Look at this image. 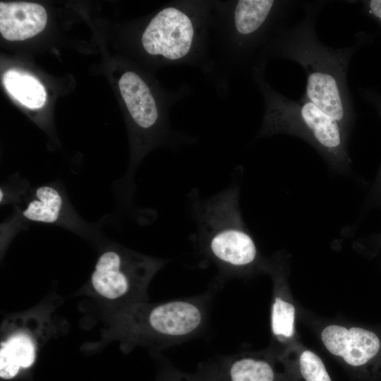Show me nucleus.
I'll list each match as a JSON object with an SVG mask.
<instances>
[{
	"mask_svg": "<svg viewBox=\"0 0 381 381\" xmlns=\"http://www.w3.org/2000/svg\"><path fill=\"white\" fill-rule=\"evenodd\" d=\"M322 4H307L304 17L293 26L283 27L256 61L282 58L297 62L306 75L303 96L351 131L355 114L347 71L356 47L334 49L318 40L315 22Z\"/></svg>",
	"mask_w": 381,
	"mask_h": 381,
	"instance_id": "f257e3e1",
	"label": "nucleus"
},
{
	"mask_svg": "<svg viewBox=\"0 0 381 381\" xmlns=\"http://www.w3.org/2000/svg\"><path fill=\"white\" fill-rule=\"evenodd\" d=\"M294 1H213L207 77L220 94L231 79L250 71L260 52L286 25Z\"/></svg>",
	"mask_w": 381,
	"mask_h": 381,
	"instance_id": "f03ea898",
	"label": "nucleus"
},
{
	"mask_svg": "<svg viewBox=\"0 0 381 381\" xmlns=\"http://www.w3.org/2000/svg\"><path fill=\"white\" fill-rule=\"evenodd\" d=\"M266 64L257 61L250 71L264 99V115L256 138L278 134L298 137L310 145L333 170L349 172L351 131L305 96L296 101L276 91L265 78Z\"/></svg>",
	"mask_w": 381,
	"mask_h": 381,
	"instance_id": "7ed1b4c3",
	"label": "nucleus"
},
{
	"mask_svg": "<svg viewBox=\"0 0 381 381\" xmlns=\"http://www.w3.org/2000/svg\"><path fill=\"white\" fill-rule=\"evenodd\" d=\"M239 192L238 186L232 185L206 200H193L196 243L225 279L248 271L260 260L241 215Z\"/></svg>",
	"mask_w": 381,
	"mask_h": 381,
	"instance_id": "20e7f679",
	"label": "nucleus"
},
{
	"mask_svg": "<svg viewBox=\"0 0 381 381\" xmlns=\"http://www.w3.org/2000/svg\"><path fill=\"white\" fill-rule=\"evenodd\" d=\"M212 0L172 1L148 21L140 35L144 52L161 65H188L210 71Z\"/></svg>",
	"mask_w": 381,
	"mask_h": 381,
	"instance_id": "39448f33",
	"label": "nucleus"
},
{
	"mask_svg": "<svg viewBox=\"0 0 381 381\" xmlns=\"http://www.w3.org/2000/svg\"><path fill=\"white\" fill-rule=\"evenodd\" d=\"M213 293L126 307L121 325L127 345L164 349L195 338L206 328Z\"/></svg>",
	"mask_w": 381,
	"mask_h": 381,
	"instance_id": "423d86ee",
	"label": "nucleus"
},
{
	"mask_svg": "<svg viewBox=\"0 0 381 381\" xmlns=\"http://www.w3.org/2000/svg\"><path fill=\"white\" fill-rule=\"evenodd\" d=\"M167 262L122 246H111L98 257L90 284L101 297L123 301L128 307L145 301L148 284Z\"/></svg>",
	"mask_w": 381,
	"mask_h": 381,
	"instance_id": "0eeeda50",
	"label": "nucleus"
},
{
	"mask_svg": "<svg viewBox=\"0 0 381 381\" xmlns=\"http://www.w3.org/2000/svg\"><path fill=\"white\" fill-rule=\"evenodd\" d=\"M119 88L127 111L138 134L143 135L144 147L170 143L174 147L186 140L183 135L171 130L169 111L190 92L187 86L166 92L157 97L149 83L135 71H125L119 80Z\"/></svg>",
	"mask_w": 381,
	"mask_h": 381,
	"instance_id": "6e6552de",
	"label": "nucleus"
},
{
	"mask_svg": "<svg viewBox=\"0 0 381 381\" xmlns=\"http://www.w3.org/2000/svg\"><path fill=\"white\" fill-rule=\"evenodd\" d=\"M56 224L76 231H87L73 211L59 185L46 184L32 188L22 207L1 225V241H8L29 224Z\"/></svg>",
	"mask_w": 381,
	"mask_h": 381,
	"instance_id": "1a4fd4ad",
	"label": "nucleus"
},
{
	"mask_svg": "<svg viewBox=\"0 0 381 381\" xmlns=\"http://www.w3.org/2000/svg\"><path fill=\"white\" fill-rule=\"evenodd\" d=\"M321 339L330 353L354 368L366 365L380 347V339L374 332L356 327L347 329L328 325L322 330Z\"/></svg>",
	"mask_w": 381,
	"mask_h": 381,
	"instance_id": "9d476101",
	"label": "nucleus"
},
{
	"mask_svg": "<svg viewBox=\"0 0 381 381\" xmlns=\"http://www.w3.org/2000/svg\"><path fill=\"white\" fill-rule=\"evenodd\" d=\"M47 14L40 4L30 2H0V32L10 41H21L44 28Z\"/></svg>",
	"mask_w": 381,
	"mask_h": 381,
	"instance_id": "9b49d317",
	"label": "nucleus"
},
{
	"mask_svg": "<svg viewBox=\"0 0 381 381\" xmlns=\"http://www.w3.org/2000/svg\"><path fill=\"white\" fill-rule=\"evenodd\" d=\"M37 349V339L32 331L27 328L16 329L1 338V377L13 378L21 369L31 367L36 358Z\"/></svg>",
	"mask_w": 381,
	"mask_h": 381,
	"instance_id": "f8f14e48",
	"label": "nucleus"
},
{
	"mask_svg": "<svg viewBox=\"0 0 381 381\" xmlns=\"http://www.w3.org/2000/svg\"><path fill=\"white\" fill-rule=\"evenodd\" d=\"M221 381H285L271 360L250 354L222 357L217 361Z\"/></svg>",
	"mask_w": 381,
	"mask_h": 381,
	"instance_id": "ddd939ff",
	"label": "nucleus"
},
{
	"mask_svg": "<svg viewBox=\"0 0 381 381\" xmlns=\"http://www.w3.org/2000/svg\"><path fill=\"white\" fill-rule=\"evenodd\" d=\"M3 84L13 97L28 108H40L45 103V90L34 76L9 70L3 75Z\"/></svg>",
	"mask_w": 381,
	"mask_h": 381,
	"instance_id": "4468645a",
	"label": "nucleus"
},
{
	"mask_svg": "<svg viewBox=\"0 0 381 381\" xmlns=\"http://www.w3.org/2000/svg\"><path fill=\"white\" fill-rule=\"evenodd\" d=\"M157 381H221L216 361L200 363L196 370L187 373L172 364H166L160 371Z\"/></svg>",
	"mask_w": 381,
	"mask_h": 381,
	"instance_id": "2eb2a0df",
	"label": "nucleus"
},
{
	"mask_svg": "<svg viewBox=\"0 0 381 381\" xmlns=\"http://www.w3.org/2000/svg\"><path fill=\"white\" fill-rule=\"evenodd\" d=\"M295 308L292 304L276 296L272 306L271 327L279 340L290 338L294 334Z\"/></svg>",
	"mask_w": 381,
	"mask_h": 381,
	"instance_id": "dca6fc26",
	"label": "nucleus"
},
{
	"mask_svg": "<svg viewBox=\"0 0 381 381\" xmlns=\"http://www.w3.org/2000/svg\"><path fill=\"white\" fill-rule=\"evenodd\" d=\"M295 381H332L322 359L311 351H303L296 365Z\"/></svg>",
	"mask_w": 381,
	"mask_h": 381,
	"instance_id": "f3484780",
	"label": "nucleus"
},
{
	"mask_svg": "<svg viewBox=\"0 0 381 381\" xmlns=\"http://www.w3.org/2000/svg\"><path fill=\"white\" fill-rule=\"evenodd\" d=\"M365 13L381 25V0L361 1Z\"/></svg>",
	"mask_w": 381,
	"mask_h": 381,
	"instance_id": "a211bd4d",
	"label": "nucleus"
},
{
	"mask_svg": "<svg viewBox=\"0 0 381 381\" xmlns=\"http://www.w3.org/2000/svg\"><path fill=\"white\" fill-rule=\"evenodd\" d=\"M364 94L365 95V97H367L368 99L370 100L375 107L380 116L381 117V95L372 91H367ZM376 186L377 189L381 190V164L378 171Z\"/></svg>",
	"mask_w": 381,
	"mask_h": 381,
	"instance_id": "6ab92c4d",
	"label": "nucleus"
}]
</instances>
